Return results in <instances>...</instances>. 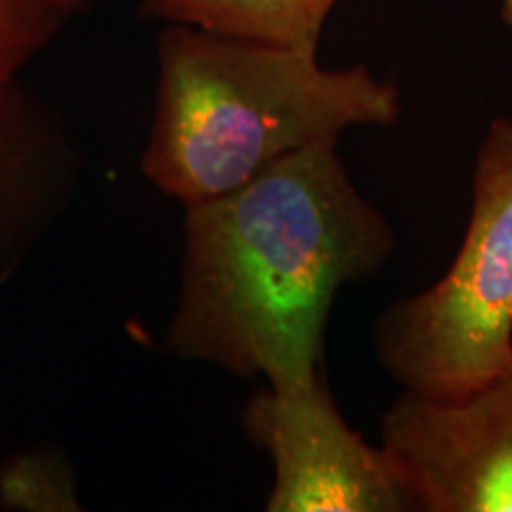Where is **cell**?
I'll use <instances>...</instances> for the list:
<instances>
[{"label":"cell","instance_id":"1","mask_svg":"<svg viewBox=\"0 0 512 512\" xmlns=\"http://www.w3.org/2000/svg\"><path fill=\"white\" fill-rule=\"evenodd\" d=\"M166 342L178 358L290 389L323 373L339 290L384 268L396 238L337 145L292 152L226 195L188 204Z\"/></svg>","mask_w":512,"mask_h":512},{"label":"cell","instance_id":"2","mask_svg":"<svg viewBox=\"0 0 512 512\" xmlns=\"http://www.w3.org/2000/svg\"><path fill=\"white\" fill-rule=\"evenodd\" d=\"M399 91L366 64L328 69L318 50L164 24L143 176L188 207L226 195L292 152L392 126Z\"/></svg>","mask_w":512,"mask_h":512},{"label":"cell","instance_id":"3","mask_svg":"<svg viewBox=\"0 0 512 512\" xmlns=\"http://www.w3.org/2000/svg\"><path fill=\"white\" fill-rule=\"evenodd\" d=\"M375 351L406 392L458 399L512 366V119L477 150L472 211L448 271L382 311Z\"/></svg>","mask_w":512,"mask_h":512},{"label":"cell","instance_id":"4","mask_svg":"<svg viewBox=\"0 0 512 512\" xmlns=\"http://www.w3.org/2000/svg\"><path fill=\"white\" fill-rule=\"evenodd\" d=\"M242 425L273 463L268 512L415 510L382 446H370L342 418L325 373L252 396Z\"/></svg>","mask_w":512,"mask_h":512},{"label":"cell","instance_id":"5","mask_svg":"<svg viewBox=\"0 0 512 512\" xmlns=\"http://www.w3.org/2000/svg\"><path fill=\"white\" fill-rule=\"evenodd\" d=\"M380 446L425 512H512V366L458 399L403 392Z\"/></svg>","mask_w":512,"mask_h":512},{"label":"cell","instance_id":"6","mask_svg":"<svg viewBox=\"0 0 512 512\" xmlns=\"http://www.w3.org/2000/svg\"><path fill=\"white\" fill-rule=\"evenodd\" d=\"M79 145L22 79L0 83V287L64 219L81 183Z\"/></svg>","mask_w":512,"mask_h":512},{"label":"cell","instance_id":"7","mask_svg":"<svg viewBox=\"0 0 512 512\" xmlns=\"http://www.w3.org/2000/svg\"><path fill=\"white\" fill-rule=\"evenodd\" d=\"M339 0H143L140 15L266 46L318 50Z\"/></svg>","mask_w":512,"mask_h":512},{"label":"cell","instance_id":"8","mask_svg":"<svg viewBox=\"0 0 512 512\" xmlns=\"http://www.w3.org/2000/svg\"><path fill=\"white\" fill-rule=\"evenodd\" d=\"M102 0H0V83L22 72Z\"/></svg>","mask_w":512,"mask_h":512},{"label":"cell","instance_id":"9","mask_svg":"<svg viewBox=\"0 0 512 512\" xmlns=\"http://www.w3.org/2000/svg\"><path fill=\"white\" fill-rule=\"evenodd\" d=\"M0 503L19 510H79L72 465L57 451L17 453L0 467Z\"/></svg>","mask_w":512,"mask_h":512},{"label":"cell","instance_id":"10","mask_svg":"<svg viewBox=\"0 0 512 512\" xmlns=\"http://www.w3.org/2000/svg\"><path fill=\"white\" fill-rule=\"evenodd\" d=\"M498 3H501L503 22L508 24V29L512 31V0H498Z\"/></svg>","mask_w":512,"mask_h":512}]
</instances>
